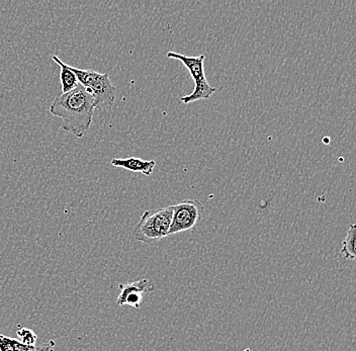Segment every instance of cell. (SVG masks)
Wrapping results in <instances>:
<instances>
[{
  "label": "cell",
  "mask_w": 356,
  "mask_h": 351,
  "mask_svg": "<svg viewBox=\"0 0 356 351\" xmlns=\"http://www.w3.org/2000/svg\"><path fill=\"white\" fill-rule=\"evenodd\" d=\"M167 57L170 59L179 60L186 68L188 69L193 77L195 84L202 83L208 81L204 73V55H200L197 57H189L180 53L168 52Z\"/></svg>",
  "instance_id": "cell-6"
},
{
  "label": "cell",
  "mask_w": 356,
  "mask_h": 351,
  "mask_svg": "<svg viewBox=\"0 0 356 351\" xmlns=\"http://www.w3.org/2000/svg\"><path fill=\"white\" fill-rule=\"evenodd\" d=\"M17 335H19L22 343L26 344V345L35 346V342L38 340V335L29 328L19 329L17 331Z\"/></svg>",
  "instance_id": "cell-12"
},
{
  "label": "cell",
  "mask_w": 356,
  "mask_h": 351,
  "mask_svg": "<svg viewBox=\"0 0 356 351\" xmlns=\"http://www.w3.org/2000/svg\"><path fill=\"white\" fill-rule=\"evenodd\" d=\"M52 60L60 67V81H61L62 93L69 92V91L77 88L79 85V82H78L77 76L73 72L71 66L67 65L59 57L55 56V55H53Z\"/></svg>",
  "instance_id": "cell-8"
},
{
  "label": "cell",
  "mask_w": 356,
  "mask_h": 351,
  "mask_svg": "<svg viewBox=\"0 0 356 351\" xmlns=\"http://www.w3.org/2000/svg\"><path fill=\"white\" fill-rule=\"evenodd\" d=\"M73 72L77 76L80 85L95 99V108H106L111 106L115 99L117 88L111 84L108 72L99 73L89 69L72 67Z\"/></svg>",
  "instance_id": "cell-3"
},
{
  "label": "cell",
  "mask_w": 356,
  "mask_h": 351,
  "mask_svg": "<svg viewBox=\"0 0 356 351\" xmlns=\"http://www.w3.org/2000/svg\"><path fill=\"white\" fill-rule=\"evenodd\" d=\"M218 88H213L209 84L208 81L202 83L195 84V90L191 95L180 97V101L184 104H189L191 102L209 99L213 97V93L217 92Z\"/></svg>",
  "instance_id": "cell-9"
},
{
  "label": "cell",
  "mask_w": 356,
  "mask_h": 351,
  "mask_svg": "<svg viewBox=\"0 0 356 351\" xmlns=\"http://www.w3.org/2000/svg\"><path fill=\"white\" fill-rule=\"evenodd\" d=\"M172 215V206L146 211L134 229V238L146 244H154L161 241L168 236Z\"/></svg>",
  "instance_id": "cell-2"
},
{
  "label": "cell",
  "mask_w": 356,
  "mask_h": 351,
  "mask_svg": "<svg viewBox=\"0 0 356 351\" xmlns=\"http://www.w3.org/2000/svg\"><path fill=\"white\" fill-rule=\"evenodd\" d=\"M111 164L115 168H124L132 172L142 173L146 177H150L156 166L154 160H143L137 157H129L126 159L113 158Z\"/></svg>",
  "instance_id": "cell-7"
},
{
  "label": "cell",
  "mask_w": 356,
  "mask_h": 351,
  "mask_svg": "<svg viewBox=\"0 0 356 351\" xmlns=\"http://www.w3.org/2000/svg\"><path fill=\"white\" fill-rule=\"evenodd\" d=\"M95 110V99L80 84L69 92L56 95L49 108L51 115L62 120V130L77 138L88 132Z\"/></svg>",
  "instance_id": "cell-1"
},
{
  "label": "cell",
  "mask_w": 356,
  "mask_h": 351,
  "mask_svg": "<svg viewBox=\"0 0 356 351\" xmlns=\"http://www.w3.org/2000/svg\"><path fill=\"white\" fill-rule=\"evenodd\" d=\"M355 237H356V226L355 224H351L347 231L346 237L342 242L341 254L345 259L349 261H355L356 259L355 254Z\"/></svg>",
  "instance_id": "cell-10"
},
{
  "label": "cell",
  "mask_w": 356,
  "mask_h": 351,
  "mask_svg": "<svg viewBox=\"0 0 356 351\" xmlns=\"http://www.w3.org/2000/svg\"><path fill=\"white\" fill-rule=\"evenodd\" d=\"M243 351H251V350H250V348H246V350H245Z\"/></svg>",
  "instance_id": "cell-14"
},
{
  "label": "cell",
  "mask_w": 356,
  "mask_h": 351,
  "mask_svg": "<svg viewBox=\"0 0 356 351\" xmlns=\"http://www.w3.org/2000/svg\"><path fill=\"white\" fill-rule=\"evenodd\" d=\"M155 286L147 279H140L134 283L121 284V293L117 299V304L119 306L128 305L133 308H140L143 302L145 293L152 292Z\"/></svg>",
  "instance_id": "cell-5"
},
{
  "label": "cell",
  "mask_w": 356,
  "mask_h": 351,
  "mask_svg": "<svg viewBox=\"0 0 356 351\" xmlns=\"http://www.w3.org/2000/svg\"><path fill=\"white\" fill-rule=\"evenodd\" d=\"M172 222L168 236L193 230L202 220L204 206L197 199H186L173 204Z\"/></svg>",
  "instance_id": "cell-4"
},
{
  "label": "cell",
  "mask_w": 356,
  "mask_h": 351,
  "mask_svg": "<svg viewBox=\"0 0 356 351\" xmlns=\"http://www.w3.org/2000/svg\"><path fill=\"white\" fill-rule=\"evenodd\" d=\"M56 342L54 340H49L46 343L41 344V345L35 348V351H54Z\"/></svg>",
  "instance_id": "cell-13"
},
{
  "label": "cell",
  "mask_w": 356,
  "mask_h": 351,
  "mask_svg": "<svg viewBox=\"0 0 356 351\" xmlns=\"http://www.w3.org/2000/svg\"><path fill=\"white\" fill-rule=\"evenodd\" d=\"M35 346L26 345L19 339L0 335V351H35Z\"/></svg>",
  "instance_id": "cell-11"
}]
</instances>
